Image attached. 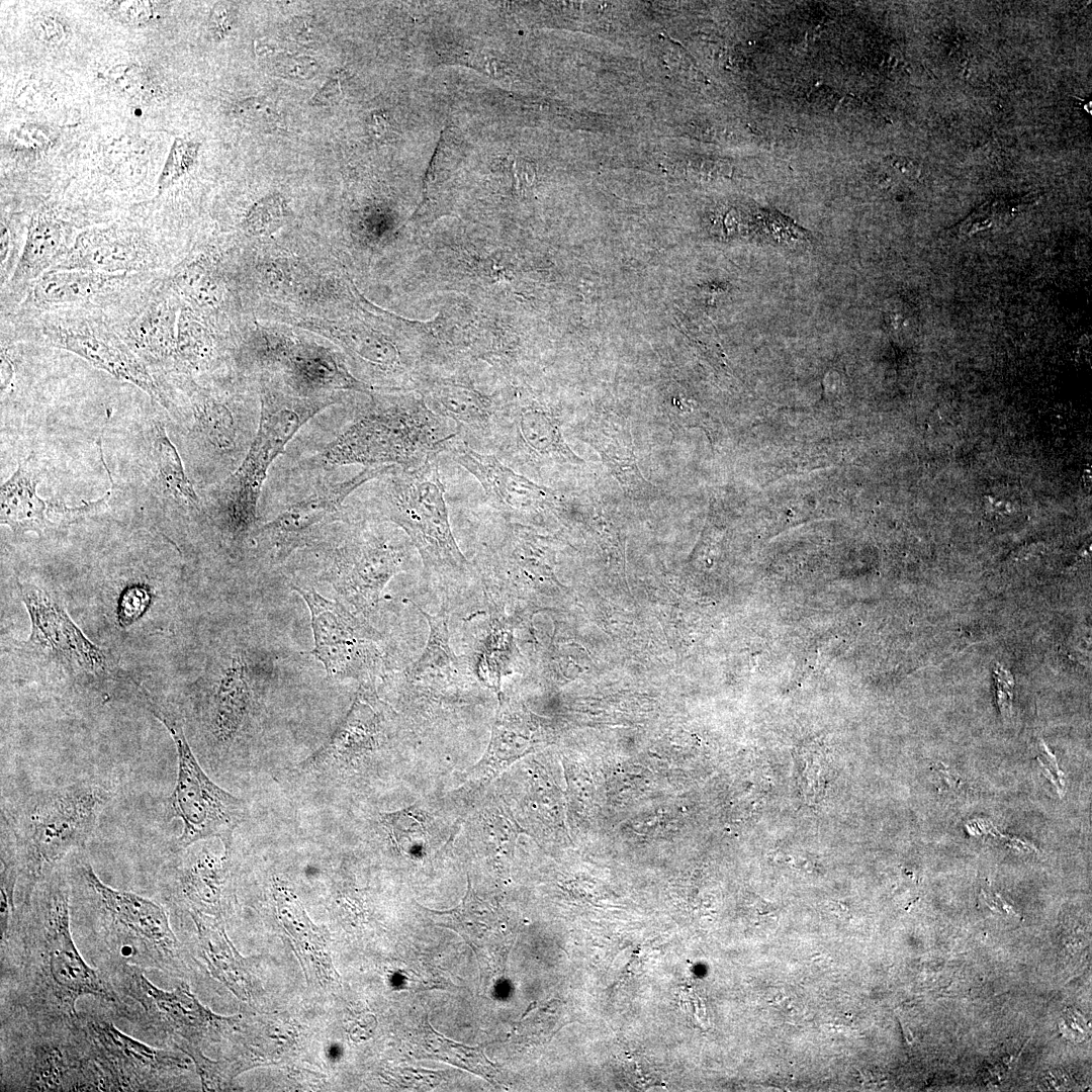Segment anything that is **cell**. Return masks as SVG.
Returning a JSON list of instances; mask_svg holds the SVG:
<instances>
[{"instance_id":"obj_3","label":"cell","mask_w":1092,"mask_h":1092,"mask_svg":"<svg viewBox=\"0 0 1092 1092\" xmlns=\"http://www.w3.org/2000/svg\"><path fill=\"white\" fill-rule=\"evenodd\" d=\"M437 460L417 468L390 466L369 481L368 502L357 509L363 519L389 522L405 533L420 555L427 587L449 608L477 574L453 535Z\"/></svg>"},{"instance_id":"obj_46","label":"cell","mask_w":1092,"mask_h":1092,"mask_svg":"<svg viewBox=\"0 0 1092 1092\" xmlns=\"http://www.w3.org/2000/svg\"><path fill=\"white\" fill-rule=\"evenodd\" d=\"M892 165L894 168H896L898 171H900L906 176H912L917 173L916 165H914L910 160H907L903 157L893 158Z\"/></svg>"},{"instance_id":"obj_13","label":"cell","mask_w":1092,"mask_h":1092,"mask_svg":"<svg viewBox=\"0 0 1092 1092\" xmlns=\"http://www.w3.org/2000/svg\"><path fill=\"white\" fill-rule=\"evenodd\" d=\"M138 695L148 711L168 730L176 748L177 777L167 800L169 818H178L183 823L175 847L183 849L217 838L224 848H232L234 832L247 817L245 801L206 775L188 742L183 721L170 706L143 687Z\"/></svg>"},{"instance_id":"obj_43","label":"cell","mask_w":1092,"mask_h":1092,"mask_svg":"<svg viewBox=\"0 0 1092 1092\" xmlns=\"http://www.w3.org/2000/svg\"><path fill=\"white\" fill-rule=\"evenodd\" d=\"M279 71L285 75L297 78H309L315 71V63L308 58H289L281 62Z\"/></svg>"},{"instance_id":"obj_27","label":"cell","mask_w":1092,"mask_h":1092,"mask_svg":"<svg viewBox=\"0 0 1092 1092\" xmlns=\"http://www.w3.org/2000/svg\"><path fill=\"white\" fill-rule=\"evenodd\" d=\"M274 898L277 911L287 932L295 943L299 957L302 958L306 972L310 970L318 980L330 982L336 979L330 953L320 929L308 919L294 892L282 881L274 883Z\"/></svg>"},{"instance_id":"obj_42","label":"cell","mask_w":1092,"mask_h":1092,"mask_svg":"<svg viewBox=\"0 0 1092 1092\" xmlns=\"http://www.w3.org/2000/svg\"><path fill=\"white\" fill-rule=\"evenodd\" d=\"M111 7L116 18L130 24H143L153 13L152 3L148 1L117 2Z\"/></svg>"},{"instance_id":"obj_10","label":"cell","mask_w":1092,"mask_h":1092,"mask_svg":"<svg viewBox=\"0 0 1092 1092\" xmlns=\"http://www.w3.org/2000/svg\"><path fill=\"white\" fill-rule=\"evenodd\" d=\"M1 1091H104L77 1023L34 1027L1 1023Z\"/></svg>"},{"instance_id":"obj_22","label":"cell","mask_w":1092,"mask_h":1092,"mask_svg":"<svg viewBox=\"0 0 1092 1092\" xmlns=\"http://www.w3.org/2000/svg\"><path fill=\"white\" fill-rule=\"evenodd\" d=\"M231 850L223 847L216 853L203 844L187 853L182 862L167 863L161 876L167 897L182 901L189 914L222 920Z\"/></svg>"},{"instance_id":"obj_32","label":"cell","mask_w":1092,"mask_h":1092,"mask_svg":"<svg viewBox=\"0 0 1092 1092\" xmlns=\"http://www.w3.org/2000/svg\"><path fill=\"white\" fill-rule=\"evenodd\" d=\"M173 324L169 303L165 299H156L131 318L120 336L141 359L160 362L174 358Z\"/></svg>"},{"instance_id":"obj_41","label":"cell","mask_w":1092,"mask_h":1092,"mask_svg":"<svg viewBox=\"0 0 1092 1092\" xmlns=\"http://www.w3.org/2000/svg\"><path fill=\"white\" fill-rule=\"evenodd\" d=\"M284 216L283 204L279 197H270L259 202L250 212L247 218L249 226L256 231L263 228H273Z\"/></svg>"},{"instance_id":"obj_26","label":"cell","mask_w":1092,"mask_h":1092,"mask_svg":"<svg viewBox=\"0 0 1092 1092\" xmlns=\"http://www.w3.org/2000/svg\"><path fill=\"white\" fill-rule=\"evenodd\" d=\"M485 604L484 624L476 631L465 657L479 684L498 695L502 678L511 668L513 634L505 610L486 601Z\"/></svg>"},{"instance_id":"obj_1","label":"cell","mask_w":1092,"mask_h":1092,"mask_svg":"<svg viewBox=\"0 0 1092 1092\" xmlns=\"http://www.w3.org/2000/svg\"><path fill=\"white\" fill-rule=\"evenodd\" d=\"M16 910L1 928L0 1019L35 1027L75 1024L81 997L114 1010L119 1000L101 971L89 965L71 928L66 862L16 891Z\"/></svg>"},{"instance_id":"obj_38","label":"cell","mask_w":1092,"mask_h":1092,"mask_svg":"<svg viewBox=\"0 0 1092 1092\" xmlns=\"http://www.w3.org/2000/svg\"><path fill=\"white\" fill-rule=\"evenodd\" d=\"M99 439H101V437ZM97 445L99 447V453H100L101 462H102L105 470L107 471L108 478H109V480L111 482V486L108 489V491L102 497H100L99 499H97L95 502H86V503H83V504H81L79 506H76V507H67L62 502H56V500L52 502V500H50L48 503V508H47V517H48V519H51V520H53V521H55L57 523L71 524V523H75L77 521L83 520L86 517L93 516V515L97 514L98 512H100L102 509H104L106 507V504L109 500V497L111 496V492H112V488H113V481H112L109 470H108V468H107V466H106V464L104 462V459H103V453H102V448H101V440L98 441Z\"/></svg>"},{"instance_id":"obj_9","label":"cell","mask_w":1092,"mask_h":1092,"mask_svg":"<svg viewBox=\"0 0 1092 1092\" xmlns=\"http://www.w3.org/2000/svg\"><path fill=\"white\" fill-rule=\"evenodd\" d=\"M307 549L321 558V578L368 620L390 579L411 568L416 550L399 527L371 519L344 523Z\"/></svg>"},{"instance_id":"obj_7","label":"cell","mask_w":1092,"mask_h":1092,"mask_svg":"<svg viewBox=\"0 0 1092 1092\" xmlns=\"http://www.w3.org/2000/svg\"><path fill=\"white\" fill-rule=\"evenodd\" d=\"M389 467H364L350 477L337 478L336 468L298 465L301 486L284 495L271 517L258 521L246 552L252 549L257 557L281 564L297 550L322 543L340 525L360 520L347 500Z\"/></svg>"},{"instance_id":"obj_12","label":"cell","mask_w":1092,"mask_h":1092,"mask_svg":"<svg viewBox=\"0 0 1092 1092\" xmlns=\"http://www.w3.org/2000/svg\"><path fill=\"white\" fill-rule=\"evenodd\" d=\"M99 971L119 1000L112 1013L130 1022L148 1041L185 1053L218 1041L226 1031L230 1019L203 1007L185 984L165 991L147 979L144 969L128 964Z\"/></svg>"},{"instance_id":"obj_40","label":"cell","mask_w":1092,"mask_h":1092,"mask_svg":"<svg viewBox=\"0 0 1092 1092\" xmlns=\"http://www.w3.org/2000/svg\"><path fill=\"white\" fill-rule=\"evenodd\" d=\"M196 151L197 145L176 141L159 179L160 190L171 185L190 168Z\"/></svg>"},{"instance_id":"obj_47","label":"cell","mask_w":1092,"mask_h":1092,"mask_svg":"<svg viewBox=\"0 0 1092 1092\" xmlns=\"http://www.w3.org/2000/svg\"><path fill=\"white\" fill-rule=\"evenodd\" d=\"M388 125L389 124L385 116L381 115L380 113H376L373 115L372 130L377 136L384 135L385 132L388 130Z\"/></svg>"},{"instance_id":"obj_16","label":"cell","mask_w":1092,"mask_h":1092,"mask_svg":"<svg viewBox=\"0 0 1092 1092\" xmlns=\"http://www.w3.org/2000/svg\"><path fill=\"white\" fill-rule=\"evenodd\" d=\"M260 418L261 398H226L197 388L189 391V402L177 420L185 425L202 463L219 471L223 480L246 457Z\"/></svg>"},{"instance_id":"obj_23","label":"cell","mask_w":1092,"mask_h":1092,"mask_svg":"<svg viewBox=\"0 0 1092 1092\" xmlns=\"http://www.w3.org/2000/svg\"><path fill=\"white\" fill-rule=\"evenodd\" d=\"M383 712L375 686L360 685L350 710L330 739L297 767L303 771L331 772L371 751L383 732Z\"/></svg>"},{"instance_id":"obj_35","label":"cell","mask_w":1092,"mask_h":1092,"mask_svg":"<svg viewBox=\"0 0 1092 1092\" xmlns=\"http://www.w3.org/2000/svg\"><path fill=\"white\" fill-rule=\"evenodd\" d=\"M109 613L121 630H133L149 621L158 599V588L146 575L118 577L111 585Z\"/></svg>"},{"instance_id":"obj_19","label":"cell","mask_w":1092,"mask_h":1092,"mask_svg":"<svg viewBox=\"0 0 1092 1092\" xmlns=\"http://www.w3.org/2000/svg\"><path fill=\"white\" fill-rule=\"evenodd\" d=\"M449 453L479 482L495 514L508 521L557 515L566 509L567 499L558 491L531 480L494 454L477 451L460 440Z\"/></svg>"},{"instance_id":"obj_31","label":"cell","mask_w":1092,"mask_h":1092,"mask_svg":"<svg viewBox=\"0 0 1092 1092\" xmlns=\"http://www.w3.org/2000/svg\"><path fill=\"white\" fill-rule=\"evenodd\" d=\"M152 435V457L159 487L183 518L191 522L205 523L202 498L188 478L180 455L168 438L163 423L154 424Z\"/></svg>"},{"instance_id":"obj_34","label":"cell","mask_w":1092,"mask_h":1092,"mask_svg":"<svg viewBox=\"0 0 1092 1092\" xmlns=\"http://www.w3.org/2000/svg\"><path fill=\"white\" fill-rule=\"evenodd\" d=\"M498 696V708L491 727L490 740L482 758L470 767L475 779H491L513 762L520 753L526 736L519 730L516 713L509 703Z\"/></svg>"},{"instance_id":"obj_39","label":"cell","mask_w":1092,"mask_h":1092,"mask_svg":"<svg viewBox=\"0 0 1092 1092\" xmlns=\"http://www.w3.org/2000/svg\"><path fill=\"white\" fill-rule=\"evenodd\" d=\"M236 116L248 124L261 128H274L282 125V118L275 105L265 98L253 97L239 103L234 110Z\"/></svg>"},{"instance_id":"obj_36","label":"cell","mask_w":1092,"mask_h":1092,"mask_svg":"<svg viewBox=\"0 0 1092 1092\" xmlns=\"http://www.w3.org/2000/svg\"><path fill=\"white\" fill-rule=\"evenodd\" d=\"M211 343L193 320L183 316L178 325L174 358L185 367H198L209 358Z\"/></svg>"},{"instance_id":"obj_44","label":"cell","mask_w":1092,"mask_h":1092,"mask_svg":"<svg viewBox=\"0 0 1092 1092\" xmlns=\"http://www.w3.org/2000/svg\"><path fill=\"white\" fill-rule=\"evenodd\" d=\"M342 94L341 80L338 74L332 76L324 87L313 97L312 103L316 105H329Z\"/></svg>"},{"instance_id":"obj_8","label":"cell","mask_w":1092,"mask_h":1092,"mask_svg":"<svg viewBox=\"0 0 1092 1092\" xmlns=\"http://www.w3.org/2000/svg\"><path fill=\"white\" fill-rule=\"evenodd\" d=\"M18 590L30 633L6 650L23 666L61 685L99 691L127 681L112 651L91 641L52 593L29 582H18Z\"/></svg>"},{"instance_id":"obj_4","label":"cell","mask_w":1092,"mask_h":1092,"mask_svg":"<svg viewBox=\"0 0 1092 1092\" xmlns=\"http://www.w3.org/2000/svg\"><path fill=\"white\" fill-rule=\"evenodd\" d=\"M114 797L107 782L80 780L29 793L1 813V860L14 866L26 888L80 851Z\"/></svg>"},{"instance_id":"obj_20","label":"cell","mask_w":1092,"mask_h":1092,"mask_svg":"<svg viewBox=\"0 0 1092 1092\" xmlns=\"http://www.w3.org/2000/svg\"><path fill=\"white\" fill-rule=\"evenodd\" d=\"M413 605L428 622L427 643L413 663L400 670L390 668L383 676L395 678L403 694L410 696L452 693L479 682L465 655L458 656L451 647L448 607L442 605L437 614L431 615Z\"/></svg>"},{"instance_id":"obj_18","label":"cell","mask_w":1092,"mask_h":1092,"mask_svg":"<svg viewBox=\"0 0 1092 1092\" xmlns=\"http://www.w3.org/2000/svg\"><path fill=\"white\" fill-rule=\"evenodd\" d=\"M42 332L53 346L80 356L118 380L135 385L174 415V405L167 394L118 333L91 321L48 322Z\"/></svg>"},{"instance_id":"obj_11","label":"cell","mask_w":1092,"mask_h":1092,"mask_svg":"<svg viewBox=\"0 0 1092 1092\" xmlns=\"http://www.w3.org/2000/svg\"><path fill=\"white\" fill-rule=\"evenodd\" d=\"M268 657L240 642H226L207 659L189 693L191 716L206 753L222 757L252 715L256 691L271 677Z\"/></svg>"},{"instance_id":"obj_45","label":"cell","mask_w":1092,"mask_h":1092,"mask_svg":"<svg viewBox=\"0 0 1092 1092\" xmlns=\"http://www.w3.org/2000/svg\"><path fill=\"white\" fill-rule=\"evenodd\" d=\"M210 25L216 36L222 37L231 26V13L223 5H217L211 14Z\"/></svg>"},{"instance_id":"obj_33","label":"cell","mask_w":1092,"mask_h":1092,"mask_svg":"<svg viewBox=\"0 0 1092 1092\" xmlns=\"http://www.w3.org/2000/svg\"><path fill=\"white\" fill-rule=\"evenodd\" d=\"M467 882L465 896L456 907L445 911L419 907L436 925L458 932L476 952L492 943L489 939L499 932V921L493 908L475 894L469 879Z\"/></svg>"},{"instance_id":"obj_2","label":"cell","mask_w":1092,"mask_h":1092,"mask_svg":"<svg viewBox=\"0 0 1092 1092\" xmlns=\"http://www.w3.org/2000/svg\"><path fill=\"white\" fill-rule=\"evenodd\" d=\"M66 866L73 936L96 969L128 964L183 972L181 947L161 904L106 885L82 855Z\"/></svg>"},{"instance_id":"obj_17","label":"cell","mask_w":1092,"mask_h":1092,"mask_svg":"<svg viewBox=\"0 0 1092 1092\" xmlns=\"http://www.w3.org/2000/svg\"><path fill=\"white\" fill-rule=\"evenodd\" d=\"M490 453L518 472L581 462L566 444L553 410L524 398L503 400Z\"/></svg>"},{"instance_id":"obj_21","label":"cell","mask_w":1092,"mask_h":1092,"mask_svg":"<svg viewBox=\"0 0 1092 1092\" xmlns=\"http://www.w3.org/2000/svg\"><path fill=\"white\" fill-rule=\"evenodd\" d=\"M421 392L426 405L452 422L459 439L471 448L490 453L503 400L489 396L463 380L424 381Z\"/></svg>"},{"instance_id":"obj_29","label":"cell","mask_w":1092,"mask_h":1092,"mask_svg":"<svg viewBox=\"0 0 1092 1092\" xmlns=\"http://www.w3.org/2000/svg\"><path fill=\"white\" fill-rule=\"evenodd\" d=\"M64 234L58 221L47 216L32 220L19 259L10 276L9 287L23 294L66 255Z\"/></svg>"},{"instance_id":"obj_37","label":"cell","mask_w":1092,"mask_h":1092,"mask_svg":"<svg viewBox=\"0 0 1092 1092\" xmlns=\"http://www.w3.org/2000/svg\"><path fill=\"white\" fill-rule=\"evenodd\" d=\"M382 820L395 844L402 850L428 845L423 812L416 809V806L384 814Z\"/></svg>"},{"instance_id":"obj_48","label":"cell","mask_w":1092,"mask_h":1092,"mask_svg":"<svg viewBox=\"0 0 1092 1092\" xmlns=\"http://www.w3.org/2000/svg\"><path fill=\"white\" fill-rule=\"evenodd\" d=\"M813 96L819 104H830L833 100V93L828 88H818L814 91Z\"/></svg>"},{"instance_id":"obj_5","label":"cell","mask_w":1092,"mask_h":1092,"mask_svg":"<svg viewBox=\"0 0 1092 1092\" xmlns=\"http://www.w3.org/2000/svg\"><path fill=\"white\" fill-rule=\"evenodd\" d=\"M260 398V424L246 457L236 471L210 485L201 497L207 528L233 557L246 553L273 462L313 417L342 401L338 394L303 397L282 388H265Z\"/></svg>"},{"instance_id":"obj_28","label":"cell","mask_w":1092,"mask_h":1092,"mask_svg":"<svg viewBox=\"0 0 1092 1092\" xmlns=\"http://www.w3.org/2000/svg\"><path fill=\"white\" fill-rule=\"evenodd\" d=\"M38 470L34 454L19 463L12 476L1 486V524L15 533H41L50 524L47 507L36 493Z\"/></svg>"},{"instance_id":"obj_24","label":"cell","mask_w":1092,"mask_h":1092,"mask_svg":"<svg viewBox=\"0 0 1092 1092\" xmlns=\"http://www.w3.org/2000/svg\"><path fill=\"white\" fill-rule=\"evenodd\" d=\"M153 253L141 240L113 232L78 237L52 270L77 269L104 274H127L151 267Z\"/></svg>"},{"instance_id":"obj_30","label":"cell","mask_w":1092,"mask_h":1092,"mask_svg":"<svg viewBox=\"0 0 1092 1092\" xmlns=\"http://www.w3.org/2000/svg\"><path fill=\"white\" fill-rule=\"evenodd\" d=\"M126 274H104L77 269L50 270L30 288L28 301L39 308L84 302L115 287Z\"/></svg>"},{"instance_id":"obj_15","label":"cell","mask_w":1092,"mask_h":1092,"mask_svg":"<svg viewBox=\"0 0 1092 1092\" xmlns=\"http://www.w3.org/2000/svg\"><path fill=\"white\" fill-rule=\"evenodd\" d=\"M80 1022L89 1056L100 1072L105 1091L172 1090L188 1068L185 1058L119 1030L109 1015L83 1011Z\"/></svg>"},{"instance_id":"obj_25","label":"cell","mask_w":1092,"mask_h":1092,"mask_svg":"<svg viewBox=\"0 0 1092 1092\" xmlns=\"http://www.w3.org/2000/svg\"><path fill=\"white\" fill-rule=\"evenodd\" d=\"M624 490L635 498H648L654 487L640 473L634 455L629 424L622 418H598L586 433Z\"/></svg>"},{"instance_id":"obj_6","label":"cell","mask_w":1092,"mask_h":1092,"mask_svg":"<svg viewBox=\"0 0 1092 1092\" xmlns=\"http://www.w3.org/2000/svg\"><path fill=\"white\" fill-rule=\"evenodd\" d=\"M459 440L455 425L433 413L423 398L372 396L320 452L299 464L417 468L449 453Z\"/></svg>"},{"instance_id":"obj_14","label":"cell","mask_w":1092,"mask_h":1092,"mask_svg":"<svg viewBox=\"0 0 1092 1092\" xmlns=\"http://www.w3.org/2000/svg\"><path fill=\"white\" fill-rule=\"evenodd\" d=\"M291 587L307 605L314 644L311 654L324 665L328 676L375 686L389 666L380 632L368 619L314 588L298 584Z\"/></svg>"}]
</instances>
